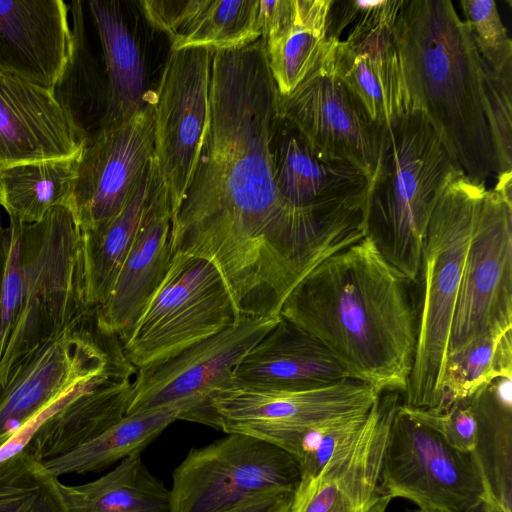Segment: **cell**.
I'll use <instances>...</instances> for the list:
<instances>
[{
  "label": "cell",
  "instance_id": "6da1fadb",
  "mask_svg": "<svg viewBox=\"0 0 512 512\" xmlns=\"http://www.w3.org/2000/svg\"><path fill=\"white\" fill-rule=\"evenodd\" d=\"M278 101L260 38L213 52L206 129L172 222L174 253L212 262L245 317H280L308 273L363 238L280 195L274 176Z\"/></svg>",
  "mask_w": 512,
  "mask_h": 512
},
{
  "label": "cell",
  "instance_id": "7a4b0ae2",
  "mask_svg": "<svg viewBox=\"0 0 512 512\" xmlns=\"http://www.w3.org/2000/svg\"><path fill=\"white\" fill-rule=\"evenodd\" d=\"M410 110L427 117L453 161L484 184L512 171V77L482 59L449 0H402L396 19Z\"/></svg>",
  "mask_w": 512,
  "mask_h": 512
},
{
  "label": "cell",
  "instance_id": "3957f363",
  "mask_svg": "<svg viewBox=\"0 0 512 512\" xmlns=\"http://www.w3.org/2000/svg\"><path fill=\"white\" fill-rule=\"evenodd\" d=\"M413 285L364 237L308 273L280 316L321 342L350 378L403 394L416 350Z\"/></svg>",
  "mask_w": 512,
  "mask_h": 512
},
{
  "label": "cell",
  "instance_id": "277c9868",
  "mask_svg": "<svg viewBox=\"0 0 512 512\" xmlns=\"http://www.w3.org/2000/svg\"><path fill=\"white\" fill-rule=\"evenodd\" d=\"M94 308L83 234L67 206L36 223L10 219L1 293L0 389L31 354Z\"/></svg>",
  "mask_w": 512,
  "mask_h": 512
},
{
  "label": "cell",
  "instance_id": "5b68a950",
  "mask_svg": "<svg viewBox=\"0 0 512 512\" xmlns=\"http://www.w3.org/2000/svg\"><path fill=\"white\" fill-rule=\"evenodd\" d=\"M464 175L423 112L411 109L383 125L363 229L384 260L417 281L432 213L445 188Z\"/></svg>",
  "mask_w": 512,
  "mask_h": 512
},
{
  "label": "cell",
  "instance_id": "8992f818",
  "mask_svg": "<svg viewBox=\"0 0 512 512\" xmlns=\"http://www.w3.org/2000/svg\"><path fill=\"white\" fill-rule=\"evenodd\" d=\"M486 190L461 175L445 188L430 218L415 283L417 339L403 393L406 406L427 409L438 404L465 259Z\"/></svg>",
  "mask_w": 512,
  "mask_h": 512
},
{
  "label": "cell",
  "instance_id": "52a82bcc",
  "mask_svg": "<svg viewBox=\"0 0 512 512\" xmlns=\"http://www.w3.org/2000/svg\"><path fill=\"white\" fill-rule=\"evenodd\" d=\"M239 317L217 267L205 258L176 252L162 281L120 339L138 370L231 327Z\"/></svg>",
  "mask_w": 512,
  "mask_h": 512
},
{
  "label": "cell",
  "instance_id": "ba28073f",
  "mask_svg": "<svg viewBox=\"0 0 512 512\" xmlns=\"http://www.w3.org/2000/svg\"><path fill=\"white\" fill-rule=\"evenodd\" d=\"M296 461L257 437L227 433L206 446L191 448L173 470L171 512H224L260 495L295 490Z\"/></svg>",
  "mask_w": 512,
  "mask_h": 512
},
{
  "label": "cell",
  "instance_id": "9c48e42d",
  "mask_svg": "<svg viewBox=\"0 0 512 512\" xmlns=\"http://www.w3.org/2000/svg\"><path fill=\"white\" fill-rule=\"evenodd\" d=\"M381 480L392 499L409 500L418 512H462L488 497L471 454L454 448L400 402L390 423Z\"/></svg>",
  "mask_w": 512,
  "mask_h": 512
},
{
  "label": "cell",
  "instance_id": "30bf717a",
  "mask_svg": "<svg viewBox=\"0 0 512 512\" xmlns=\"http://www.w3.org/2000/svg\"><path fill=\"white\" fill-rule=\"evenodd\" d=\"M95 311L31 354L0 389V448L78 384L127 358Z\"/></svg>",
  "mask_w": 512,
  "mask_h": 512
},
{
  "label": "cell",
  "instance_id": "8fae6325",
  "mask_svg": "<svg viewBox=\"0 0 512 512\" xmlns=\"http://www.w3.org/2000/svg\"><path fill=\"white\" fill-rule=\"evenodd\" d=\"M279 318L240 316L231 327L138 369L126 415L181 406L180 420L210 426L209 397L233 383L239 362Z\"/></svg>",
  "mask_w": 512,
  "mask_h": 512
},
{
  "label": "cell",
  "instance_id": "7c38bea8",
  "mask_svg": "<svg viewBox=\"0 0 512 512\" xmlns=\"http://www.w3.org/2000/svg\"><path fill=\"white\" fill-rule=\"evenodd\" d=\"M313 68L288 95L279 116L322 161L348 165L370 177L377 164L383 125L375 122L336 74L330 39Z\"/></svg>",
  "mask_w": 512,
  "mask_h": 512
},
{
  "label": "cell",
  "instance_id": "4fadbf2b",
  "mask_svg": "<svg viewBox=\"0 0 512 512\" xmlns=\"http://www.w3.org/2000/svg\"><path fill=\"white\" fill-rule=\"evenodd\" d=\"M512 329V203L487 189L472 231L447 353Z\"/></svg>",
  "mask_w": 512,
  "mask_h": 512
},
{
  "label": "cell",
  "instance_id": "5bb4252c",
  "mask_svg": "<svg viewBox=\"0 0 512 512\" xmlns=\"http://www.w3.org/2000/svg\"><path fill=\"white\" fill-rule=\"evenodd\" d=\"M213 52L200 47L170 50L154 92V159L173 218L206 129Z\"/></svg>",
  "mask_w": 512,
  "mask_h": 512
},
{
  "label": "cell",
  "instance_id": "9a60e30c",
  "mask_svg": "<svg viewBox=\"0 0 512 512\" xmlns=\"http://www.w3.org/2000/svg\"><path fill=\"white\" fill-rule=\"evenodd\" d=\"M379 393L347 378L310 389H273L232 383L208 400L210 426L252 435L265 430H300L368 413Z\"/></svg>",
  "mask_w": 512,
  "mask_h": 512
},
{
  "label": "cell",
  "instance_id": "2e32d148",
  "mask_svg": "<svg viewBox=\"0 0 512 512\" xmlns=\"http://www.w3.org/2000/svg\"><path fill=\"white\" fill-rule=\"evenodd\" d=\"M154 139L153 102L86 137L67 203L82 232L122 209L154 155Z\"/></svg>",
  "mask_w": 512,
  "mask_h": 512
},
{
  "label": "cell",
  "instance_id": "e0dca14e",
  "mask_svg": "<svg viewBox=\"0 0 512 512\" xmlns=\"http://www.w3.org/2000/svg\"><path fill=\"white\" fill-rule=\"evenodd\" d=\"M402 0L371 1L346 39H330L334 70L378 124L410 110L396 19Z\"/></svg>",
  "mask_w": 512,
  "mask_h": 512
},
{
  "label": "cell",
  "instance_id": "ac0fdd59",
  "mask_svg": "<svg viewBox=\"0 0 512 512\" xmlns=\"http://www.w3.org/2000/svg\"><path fill=\"white\" fill-rule=\"evenodd\" d=\"M398 392H384L360 431L314 477L300 479L289 512H386L381 467Z\"/></svg>",
  "mask_w": 512,
  "mask_h": 512
},
{
  "label": "cell",
  "instance_id": "d6986e66",
  "mask_svg": "<svg viewBox=\"0 0 512 512\" xmlns=\"http://www.w3.org/2000/svg\"><path fill=\"white\" fill-rule=\"evenodd\" d=\"M274 176L280 195L289 204L333 225L364 233L370 177L351 166L320 160L281 118L274 139Z\"/></svg>",
  "mask_w": 512,
  "mask_h": 512
},
{
  "label": "cell",
  "instance_id": "ffe728a7",
  "mask_svg": "<svg viewBox=\"0 0 512 512\" xmlns=\"http://www.w3.org/2000/svg\"><path fill=\"white\" fill-rule=\"evenodd\" d=\"M85 139L54 91L0 66V168L76 157Z\"/></svg>",
  "mask_w": 512,
  "mask_h": 512
},
{
  "label": "cell",
  "instance_id": "44dd1931",
  "mask_svg": "<svg viewBox=\"0 0 512 512\" xmlns=\"http://www.w3.org/2000/svg\"><path fill=\"white\" fill-rule=\"evenodd\" d=\"M61 0H0V66L52 91L74 50Z\"/></svg>",
  "mask_w": 512,
  "mask_h": 512
},
{
  "label": "cell",
  "instance_id": "7402d4cb",
  "mask_svg": "<svg viewBox=\"0 0 512 512\" xmlns=\"http://www.w3.org/2000/svg\"><path fill=\"white\" fill-rule=\"evenodd\" d=\"M173 213L160 178L139 222L107 301L96 308L99 325L122 337L133 325L172 261Z\"/></svg>",
  "mask_w": 512,
  "mask_h": 512
},
{
  "label": "cell",
  "instance_id": "603a6c76",
  "mask_svg": "<svg viewBox=\"0 0 512 512\" xmlns=\"http://www.w3.org/2000/svg\"><path fill=\"white\" fill-rule=\"evenodd\" d=\"M86 6L104 65L100 128L129 119L153 102L154 92L147 88L144 44L132 9L114 0H92Z\"/></svg>",
  "mask_w": 512,
  "mask_h": 512
},
{
  "label": "cell",
  "instance_id": "cb8c5ba5",
  "mask_svg": "<svg viewBox=\"0 0 512 512\" xmlns=\"http://www.w3.org/2000/svg\"><path fill=\"white\" fill-rule=\"evenodd\" d=\"M347 378V371L321 342L281 316L233 373L234 383L273 389L317 388Z\"/></svg>",
  "mask_w": 512,
  "mask_h": 512
},
{
  "label": "cell",
  "instance_id": "d4e9b609",
  "mask_svg": "<svg viewBox=\"0 0 512 512\" xmlns=\"http://www.w3.org/2000/svg\"><path fill=\"white\" fill-rule=\"evenodd\" d=\"M146 21L170 39V50L245 47L261 37L259 0H142Z\"/></svg>",
  "mask_w": 512,
  "mask_h": 512
},
{
  "label": "cell",
  "instance_id": "484cf974",
  "mask_svg": "<svg viewBox=\"0 0 512 512\" xmlns=\"http://www.w3.org/2000/svg\"><path fill=\"white\" fill-rule=\"evenodd\" d=\"M260 1L261 41L279 95L290 94L327 44L332 0Z\"/></svg>",
  "mask_w": 512,
  "mask_h": 512
},
{
  "label": "cell",
  "instance_id": "4316f807",
  "mask_svg": "<svg viewBox=\"0 0 512 512\" xmlns=\"http://www.w3.org/2000/svg\"><path fill=\"white\" fill-rule=\"evenodd\" d=\"M134 379L111 381L67 403L39 425L23 449L45 462L93 440L126 415Z\"/></svg>",
  "mask_w": 512,
  "mask_h": 512
},
{
  "label": "cell",
  "instance_id": "83f0119b",
  "mask_svg": "<svg viewBox=\"0 0 512 512\" xmlns=\"http://www.w3.org/2000/svg\"><path fill=\"white\" fill-rule=\"evenodd\" d=\"M476 421L470 453L487 496L502 512H512V377L500 376L469 396Z\"/></svg>",
  "mask_w": 512,
  "mask_h": 512
},
{
  "label": "cell",
  "instance_id": "f1b7e54d",
  "mask_svg": "<svg viewBox=\"0 0 512 512\" xmlns=\"http://www.w3.org/2000/svg\"><path fill=\"white\" fill-rule=\"evenodd\" d=\"M160 178L153 155L122 209L96 229L82 232L86 291L91 307L102 306L110 296Z\"/></svg>",
  "mask_w": 512,
  "mask_h": 512
},
{
  "label": "cell",
  "instance_id": "f546056e",
  "mask_svg": "<svg viewBox=\"0 0 512 512\" xmlns=\"http://www.w3.org/2000/svg\"><path fill=\"white\" fill-rule=\"evenodd\" d=\"M59 487L70 512H171L170 489L150 472L141 452L92 482Z\"/></svg>",
  "mask_w": 512,
  "mask_h": 512
},
{
  "label": "cell",
  "instance_id": "4dcf8cb0",
  "mask_svg": "<svg viewBox=\"0 0 512 512\" xmlns=\"http://www.w3.org/2000/svg\"><path fill=\"white\" fill-rule=\"evenodd\" d=\"M182 413L183 407L170 406L125 415L88 443L42 463L57 478L65 474L103 470L136 452H142L170 424L179 420Z\"/></svg>",
  "mask_w": 512,
  "mask_h": 512
},
{
  "label": "cell",
  "instance_id": "1f68e13d",
  "mask_svg": "<svg viewBox=\"0 0 512 512\" xmlns=\"http://www.w3.org/2000/svg\"><path fill=\"white\" fill-rule=\"evenodd\" d=\"M79 156L0 168V206L22 223H36L56 206H67Z\"/></svg>",
  "mask_w": 512,
  "mask_h": 512
},
{
  "label": "cell",
  "instance_id": "d6a6232c",
  "mask_svg": "<svg viewBox=\"0 0 512 512\" xmlns=\"http://www.w3.org/2000/svg\"><path fill=\"white\" fill-rule=\"evenodd\" d=\"M500 376L512 377V329L481 336L447 353L436 407L467 398Z\"/></svg>",
  "mask_w": 512,
  "mask_h": 512
},
{
  "label": "cell",
  "instance_id": "836d02e7",
  "mask_svg": "<svg viewBox=\"0 0 512 512\" xmlns=\"http://www.w3.org/2000/svg\"><path fill=\"white\" fill-rule=\"evenodd\" d=\"M59 483L22 449L0 462V512H70Z\"/></svg>",
  "mask_w": 512,
  "mask_h": 512
},
{
  "label": "cell",
  "instance_id": "e575fe53",
  "mask_svg": "<svg viewBox=\"0 0 512 512\" xmlns=\"http://www.w3.org/2000/svg\"><path fill=\"white\" fill-rule=\"evenodd\" d=\"M370 412V411H369ZM368 413L343 417L300 430H265L251 436L287 452L296 461L300 479L316 476L335 451L363 427Z\"/></svg>",
  "mask_w": 512,
  "mask_h": 512
},
{
  "label": "cell",
  "instance_id": "d590c367",
  "mask_svg": "<svg viewBox=\"0 0 512 512\" xmlns=\"http://www.w3.org/2000/svg\"><path fill=\"white\" fill-rule=\"evenodd\" d=\"M465 23L482 59L499 77H512V41L493 0H462Z\"/></svg>",
  "mask_w": 512,
  "mask_h": 512
},
{
  "label": "cell",
  "instance_id": "8d00e7d4",
  "mask_svg": "<svg viewBox=\"0 0 512 512\" xmlns=\"http://www.w3.org/2000/svg\"><path fill=\"white\" fill-rule=\"evenodd\" d=\"M410 408L420 420L436 430L454 448L465 453L473 451L476 444V421L469 397L443 407Z\"/></svg>",
  "mask_w": 512,
  "mask_h": 512
},
{
  "label": "cell",
  "instance_id": "74e56055",
  "mask_svg": "<svg viewBox=\"0 0 512 512\" xmlns=\"http://www.w3.org/2000/svg\"><path fill=\"white\" fill-rule=\"evenodd\" d=\"M294 490L272 491L224 512H289Z\"/></svg>",
  "mask_w": 512,
  "mask_h": 512
},
{
  "label": "cell",
  "instance_id": "f35d334b",
  "mask_svg": "<svg viewBox=\"0 0 512 512\" xmlns=\"http://www.w3.org/2000/svg\"><path fill=\"white\" fill-rule=\"evenodd\" d=\"M496 178L497 181L493 190L501 195L507 202L512 203V171L499 173L496 175Z\"/></svg>",
  "mask_w": 512,
  "mask_h": 512
},
{
  "label": "cell",
  "instance_id": "ab89813d",
  "mask_svg": "<svg viewBox=\"0 0 512 512\" xmlns=\"http://www.w3.org/2000/svg\"><path fill=\"white\" fill-rule=\"evenodd\" d=\"M6 252H7V228L3 226V222L0 216V324H1V293L2 284L6 263Z\"/></svg>",
  "mask_w": 512,
  "mask_h": 512
},
{
  "label": "cell",
  "instance_id": "60d3db41",
  "mask_svg": "<svg viewBox=\"0 0 512 512\" xmlns=\"http://www.w3.org/2000/svg\"><path fill=\"white\" fill-rule=\"evenodd\" d=\"M462 512H502L500 508L496 505V503L486 497L476 502L474 505L470 506L466 510Z\"/></svg>",
  "mask_w": 512,
  "mask_h": 512
}]
</instances>
